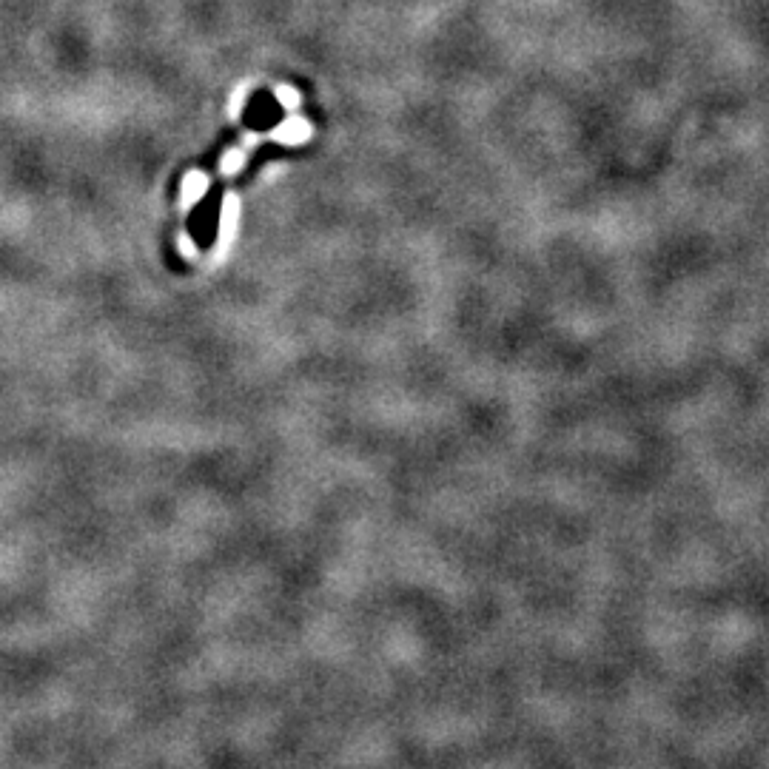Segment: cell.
Listing matches in <instances>:
<instances>
[{"mask_svg":"<svg viewBox=\"0 0 769 769\" xmlns=\"http://www.w3.org/2000/svg\"><path fill=\"white\" fill-rule=\"evenodd\" d=\"M311 134H314V129H311V123H308L305 117H288L282 126H277V129L271 132V137H274L277 143H285V146H300Z\"/></svg>","mask_w":769,"mask_h":769,"instance_id":"1","label":"cell"},{"mask_svg":"<svg viewBox=\"0 0 769 769\" xmlns=\"http://www.w3.org/2000/svg\"><path fill=\"white\" fill-rule=\"evenodd\" d=\"M237 217H240V200L231 194L223 203V217H220V248H226L237 231Z\"/></svg>","mask_w":769,"mask_h":769,"instance_id":"2","label":"cell"},{"mask_svg":"<svg viewBox=\"0 0 769 769\" xmlns=\"http://www.w3.org/2000/svg\"><path fill=\"white\" fill-rule=\"evenodd\" d=\"M206 188H208V180H206V174H188V180H186V203H194V200H200L203 194H206Z\"/></svg>","mask_w":769,"mask_h":769,"instance_id":"3","label":"cell"},{"mask_svg":"<svg viewBox=\"0 0 769 769\" xmlns=\"http://www.w3.org/2000/svg\"><path fill=\"white\" fill-rule=\"evenodd\" d=\"M243 163H245V151L243 149L228 151L226 157H223V166H220V171H223V174H237V171L243 169Z\"/></svg>","mask_w":769,"mask_h":769,"instance_id":"4","label":"cell"},{"mask_svg":"<svg viewBox=\"0 0 769 769\" xmlns=\"http://www.w3.org/2000/svg\"><path fill=\"white\" fill-rule=\"evenodd\" d=\"M277 100H280L282 109L294 112V109L300 106V92H297V89H291V86H280V89H277Z\"/></svg>","mask_w":769,"mask_h":769,"instance_id":"5","label":"cell"},{"mask_svg":"<svg viewBox=\"0 0 769 769\" xmlns=\"http://www.w3.org/2000/svg\"><path fill=\"white\" fill-rule=\"evenodd\" d=\"M243 100H245V89H240V92L234 94V103H231V112H234V114L240 112V106H243Z\"/></svg>","mask_w":769,"mask_h":769,"instance_id":"6","label":"cell"}]
</instances>
